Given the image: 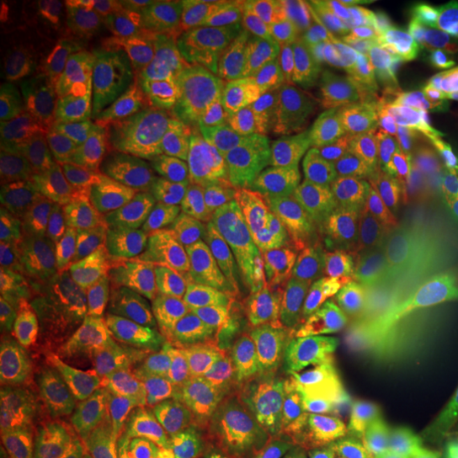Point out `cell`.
<instances>
[{
  "label": "cell",
  "instance_id": "cell-1",
  "mask_svg": "<svg viewBox=\"0 0 458 458\" xmlns=\"http://www.w3.org/2000/svg\"><path fill=\"white\" fill-rule=\"evenodd\" d=\"M431 293L414 276L365 270L263 318L274 376L377 401L405 386L403 354Z\"/></svg>",
  "mask_w": 458,
  "mask_h": 458
},
{
  "label": "cell",
  "instance_id": "cell-2",
  "mask_svg": "<svg viewBox=\"0 0 458 458\" xmlns=\"http://www.w3.org/2000/svg\"><path fill=\"white\" fill-rule=\"evenodd\" d=\"M232 291L289 253L334 208V168L303 125L253 122L232 130Z\"/></svg>",
  "mask_w": 458,
  "mask_h": 458
},
{
  "label": "cell",
  "instance_id": "cell-3",
  "mask_svg": "<svg viewBox=\"0 0 458 458\" xmlns=\"http://www.w3.org/2000/svg\"><path fill=\"white\" fill-rule=\"evenodd\" d=\"M51 221L62 274L123 325L145 249L139 215L111 182H100L57 202Z\"/></svg>",
  "mask_w": 458,
  "mask_h": 458
},
{
  "label": "cell",
  "instance_id": "cell-4",
  "mask_svg": "<svg viewBox=\"0 0 458 458\" xmlns=\"http://www.w3.org/2000/svg\"><path fill=\"white\" fill-rule=\"evenodd\" d=\"M444 94L425 85H388L386 139L348 181L352 199L439 198L458 179V140L442 111Z\"/></svg>",
  "mask_w": 458,
  "mask_h": 458
},
{
  "label": "cell",
  "instance_id": "cell-5",
  "mask_svg": "<svg viewBox=\"0 0 458 458\" xmlns=\"http://www.w3.org/2000/svg\"><path fill=\"white\" fill-rule=\"evenodd\" d=\"M249 427L300 458H385L394 444L377 411L359 397L295 377H274Z\"/></svg>",
  "mask_w": 458,
  "mask_h": 458
},
{
  "label": "cell",
  "instance_id": "cell-6",
  "mask_svg": "<svg viewBox=\"0 0 458 458\" xmlns=\"http://www.w3.org/2000/svg\"><path fill=\"white\" fill-rule=\"evenodd\" d=\"M238 140L232 131L199 128L181 136L139 210L145 244L210 238L232 223V179Z\"/></svg>",
  "mask_w": 458,
  "mask_h": 458
},
{
  "label": "cell",
  "instance_id": "cell-7",
  "mask_svg": "<svg viewBox=\"0 0 458 458\" xmlns=\"http://www.w3.org/2000/svg\"><path fill=\"white\" fill-rule=\"evenodd\" d=\"M454 32L456 3H386L352 30L354 60L376 81L445 94Z\"/></svg>",
  "mask_w": 458,
  "mask_h": 458
},
{
  "label": "cell",
  "instance_id": "cell-8",
  "mask_svg": "<svg viewBox=\"0 0 458 458\" xmlns=\"http://www.w3.org/2000/svg\"><path fill=\"white\" fill-rule=\"evenodd\" d=\"M388 83L365 77L351 88L303 96L278 91L261 100V122L303 125L317 136L334 172L351 181L386 139Z\"/></svg>",
  "mask_w": 458,
  "mask_h": 458
},
{
  "label": "cell",
  "instance_id": "cell-9",
  "mask_svg": "<svg viewBox=\"0 0 458 458\" xmlns=\"http://www.w3.org/2000/svg\"><path fill=\"white\" fill-rule=\"evenodd\" d=\"M365 250L368 246L342 199L289 253L246 286L238 295V310L263 320L278 308L325 293L365 272Z\"/></svg>",
  "mask_w": 458,
  "mask_h": 458
},
{
  "label": "cell",
  "instance_id": "cell-10",
  "mask_svg": "<svg viewBox=\"0 0 458 458\" xmlns=\"http://www.w3.org/2000/svg\"><path fill=\"white\" fill-rule=\"evenodd\" d=\"M122 327L94 297L62 276L30 300L3 303V369H38L66 357L88 337L117 335Z\"/></svg>",
  "mask_w": 458,
  "mask_h": 458
},
{
  "label": "cell",
  "instance_id": "cell-11",
  "mask_svg": "<svg viewBox=\"0 0 458 458\" xmlns=\"http://www.w3.org/2000/svg\"><path fill=\"white\" fill-rule=\"evenodd\" d=\"M274 365L266 323L238 310L225 340L174 394L172 408L227 427H244L266 391Z\"/></svg>",
  "mask_w": 458,
  "mask_h": 458
},
{
  "label": "cell",
  "instance_id": "cell-12",
  "mask_svg": "<svg viewBox=\"0 0 458 458\" xmlns=\"http://www.w3.org/2000/svg\"><path fill=\"white\" fill-rule=\"evenodd\" d=\"M232 223L210 238L172 236L145 244L134 308L221 301L232 286Z\"/></svg>",
  "mask_w": 458,
  "mask_h": 458
},
{
  "label": "cell",
  "instance_id": "cell-13",
  "mask_svg": "<svg viewBox=\"0 0 458 458\" xmlns=\"http://www.w3.org/2000/svg\"><path fill=\"white\" fill-rule=\"evenodd\" d=\"M344 199L382 270L405 276L433 274L448 242V221L439 198Z\"/></svg>",
  "mask_w": 458,
  "mask_h": 458
},
{
  "label": "cell",
  "instance_id": "cell-14",
  "mask_svg": "<svg viewBox=\"0 0 458 458\" xmlns=\"http://www.w3.org/2000/svg\"><path fill=\"white\" fill-rule=\"evenodd\" d=\"M85 437L71 401L47 377L3 369L0 377V442L3 458L77 450Z\"/></svg>",
  "mask_w": 458,
  "mask_h": 458
},
{
  "label": "cell",
  "instance_id": "cell-15",
  "mask_svg": "<svg viewBox=\"0 0 458 458\" xmlns=\"http://www.w3.org/2000/svg\"><path fill=\"white\" fill-rule=\"evenodd\" d=\"M30 374L47 377L64 393L85 435L111 431L128 420L140 405L131 397L111 334L91 335L66 357L32 369Z\"/></svg>",
  "mask_w": 458,
  "mask_h": 458
},
{
  "label": "cell",
  "instance_id": "cell-16",
  "mask_svg": "<svg viewBox=\"0 0 458 458\" xmlns=\"http://www.w3.org/2000/svg\"><path fill=\"white\" fill-rule=\"evenodd\" d=\"M199 128H204V114L191 102L172 96L147 100L113 148L106 182H111L139 215L174 142Z\"/></svg>",
  "mask_w": 458,
  "mask_h": 458
},
{
  "label": "cell",
  "instance_id": "cell-17",
  "mask_svg": "<svg viewBox=\"0 0 458 458\" xmlns=\"http://www.w3.org/2000/svg\"><path fill=\"white\" fill-rule=\"evenodd\" d=\"M165 57L172 72L189 88L225 94L244 81L259 47L233 24L165 15Z\"/></svg>",
  "mask_w": 458,
  "mask_h": 458
},
{
  "label": "cell",
  "instance_id": "cell-18",
  "mask_svg": "<svg viewBox=\"0 0 458 458\" xmlns=\"http://www.w3.org/2000/svg\"><path fill=\"white\" fill-rule=\"evenodd\" d=\"M89 168L81 131L60 117L38 119L11 147L9 185L21 206L38 204L81 185Z\"/></svg>",
  "mask_w": 458,
  "mask_h": 458
},
{
  "label": "cell",
  "instance_id": "cell-19",
  "mask_svg": "<svg viewBox=\"0 0 458 458\" xmlns=\"http://www.w3.org/2000/svg\"><path fill=\"white\" fill-rule=\"evenodd\" d=\"M259 60L293 94H327L360 79L352 34L314 24L259 45Z\"/></svg>",
  "mask_w": 458,
  "mask_h": 458
},
{
  "label": "cell",
  "instance_id": "cell-20",
  "mask_svg": "<svg viewBox=\"0 0 458 458\" xmlns=\"http://www.w3.org/2000/svg\"><path fill=\"white\" fill-rule=\"evenodd\" d=\"M60 250L28 206H11L0 219V300L20 303L60 280Z\"/></svg>",
  "mask_w": 458,
  "mask_h": 458
},
{
  "label": "cell",
  "instance_id": "cell-21",
  "mask_svg": "<svg viewBox=\"0 0 458 458\" xmlns=\"http://www.w3.org/2000/svg\"><path fill=\"white\" fill-rule=\"evenodd\" d=\"M403 376L408 386L458 401V306L437 293L405 346Z\"/></svg>",
  "mask_w": 458,
  "mask_h": 458
},
{
  "label": "cell",
  "instance_id": "cell-22",
  "mask_svg": "<svg viewBox=\"0 0 458 458\" xmlns=\"http://www.w3.org/2000/svg\"><path fill=\"white\" fill-rule=\"evenodd\" d=\"M114 346L131 393L148 411L172 408L182 382L198 368L168 342L131 323L117 331Z\"/></svg>",
  "mask_w": 458,
  "mask_h": 458
},
{
  "label": "cell",
  "instance_id": "cell-23",
  "mask_svg": "<svg viewBox=\"0 0 458 458\" xmlns=\"http://www.w3.org/2000/svg\"><path fill=\"white\" fill-rule=\"evenodd\" d=\"M386 428L411 448L433 456H458V401L401 386L376 401Z\"/></svg>",
  "mask_w": 458,
  "mask_h": 458
},
{
  "label": "cell",
  "instance_id": "cell-24",
  "mask_svg": "<svg viewBox=\"0 0 458 458\" xmlns=\"http://www.w3.org/2000/svg\"><path fill=\"white\" fill-rule=\"evenodd\" d=\"M236 314L238 308L221 300L181 308H134L125 323L147 329L199 365L221 346Z\"/></svg>",
  "mask_w": 458,
  "mask_h": 458
},
{
  "label": "cell",
  "instance_id": "cell-25",
  "mask_svg": "<svg viewBox=\"0 0 458 458\" xmlns=\"http://www.w3.org/2000/svg\"><path fill=\"white\" fill-rule=\"evenodd\" d=\"M172 458H246L261 437L244 427H227L179 408L151 411Z\"/></svg>",
  "mask_w": 458,
  "mask_h": 458
},
{
  "label": "cell",
  "instance_id": "cell-26",
  "mask_svg": "<svg viewBox=\"0 0 458 458\" xmlns=\"http://www.w3.org/2000/svg\"><path fill=\"white\" fill-rule=\"evenodd\" d=\"M157 11L142 0H102L94 4L96 37L136 71L151 62Z\"/></svg>",
  "mask_w": 458,
  "mask_h": 458
},
{
  "label": "cell",
  "instance_id": "cell-27",
  "mask_svg": "<svg viewBox=\"0 0 458 458\" xmlns=\"http://www.w3.org/2000/svg\"><path fill=\"white\" fill-rule=\"evenodd\" d=\"M77 450L83 458H172L159 437L156 418L142 405L111 431L85 435Z\"/></svg>",
  "mask_w": 458,
  "mask_h": 458
},
{
  "label": "cell",
  "instance_id": "cell-28",
  "mask_svg": "<svg viewBox=\"0 0 458 458\" xmlns=\"http://www.w3.org/2000/svg\"><path fill=\"white\" fill-rule=\"evenodd\" d=\"M310 24L301 4L286 0H242L233 9V26L240 28L257 47L283 34L306 30Z\"/></svg>",
  "mask_w": 458,
  "mask_h": 458
},
{
  "label": "cell",
  "instance_id": "cell-29",
  "mask_svg": "<svg viewBox=\"0 0 458 458\" xmlns=\"http://www.w3.org/2000/svg\"><path fill=\"white\" fill-rule=\"evenodd\" d=\"M439 202L448 221V242L431 280L439 297L458 306V179L439 196Z\"/></svg>",
  "mask_w": 458,
  "mask_h": 458
},
{
  "label": "cell",
  "instance_id": "cell-30",
  "mask_svg": "<svg viewBox=\"0 0 458 458\" xmlns=\"http://www.w3.org/2000/svg\"><path fill=\"white\" fill-rule=\"evenodd\" d=\"M314 26L352 34L354 28L376 15L386 3L377 0H310L300 3Z\"/></svg>",
  "mask_w": 458,
  "mask_h": 458
},
{
  "label": "cell",
  "instance_id": "cell-31",
  "mask_svg": "<svg viewBox=\"0 0 458 458\" xmlns=\"http://www.w3.org/2000/svg\"><path fill=\"white\" fill-rule=\"evenodd\" d=\"M233 0H174L164 3V15H187L202 17V20L233 24Z\"/></svg>",
  "mask_w": 458,
  "mask_h": 458
},
{
  "label": "cell",
  "instance_id": "cell-32",
  "mask_svg": "<svg viewBox=\"0 0 458 458\" xmlns=\"http://www.w3.org/2000/svg\"><path fill=\"white\" fill-rule=\"evenodd\" d=\"M442 111L445 122H448V128L454 134V139L458 140V83L452 85V88L445 91L442 98Z\"/></svg>",
  "mask_w": 458,
  "mask_h": 458
},
{
  "label": "cell",
  "instance_id": "cell-33",
  "mask_svg": "<svg viewBox=\"0 0 458 458\" xmlns=\"http://www.w3.org/2000/svg\"><path fill=\"white\" fill-rule=\"evenodd\" d=\"M246 458H300V456L291 454V452H286L283 448H278V445H274L270 442H266V439H261L253 454H249Z\"/></svg>",
  "mask_w": 458,
  "mask_h": 458
},
{
  "label": "cell",
  "instance_id": "cell-34",
  "mask_svg": "<svg viewBox=\"0 0 458 458\" xmlns=\"http://www.w3.org/2000/svg\"><path fill=\"white\" fill-rule=\"evenodd\" d=\"M385 458H458V456H433V454H427V452L411 448L408 444H393V448L388 450V454Z\"/></svg>",
  "mask_w": 458,
  "mask_h": 458
},
{
  "label": "cell",
  "instance_id": "cell-35",
  "mask_svg": "<svg viewBox=\"0 0 458 458\" xmlns=\"http://www.w3.org/2000/svg\"><path fill=\"white\" fill-rule=\"evenodd\" d=\"M448 81L450 85L458 83V3H456V32H454V45H452V57L448 66Z\"/></svg>",
  "mask_w": 458,
  "mask_h": 458
},
{
  "label": "cell",
  "instance_id": "cell-36",
  "mask_svg": "<svg viewBox=\"0 0 458 458\" xmlns=\"http://www.w3.org/2000/svg\"><path fill=\"white\" fill-rule=\"evenodd\" d=\"M24 458H83L79 454V450H68V452H47V454H34Z\"/></svg>",
  "mask_w": 458,
  "mask_h": 458
}]
</instances>
